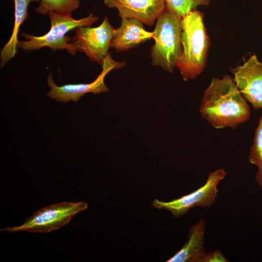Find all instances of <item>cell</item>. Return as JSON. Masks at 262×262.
<instances>
[{"label":"cell","mask_w":262,"mask_h":262,"mask_svg":"<svg viewBox=\"0 0 262 262\" xmlns=\"http://www.w3.org/2000/svg\"><path fill=\"white\" fill-rule=\"evenodd\" d=\"M199 111L202 117L216 129L236 128L250 116L246 99L229 75L212 80L204 92Z\"/></svg>","instance_id":"obj_1"},{"label":"cell","mask_w":262,"mask_h":262,"mask_svg":"<svg viewBox=\"0 0 262 262\" xmlns=\"http://www.w3.org/2000/svg\"><path fill=\"white\" fill-rule=\"evenodd\" d=\"M181 50L176 63L183 80L198 76L206 64L209 39L203 23V14L195 10L181 19Z\"/></svg>","instance_id":"obj_2"},{"label":"cell","mask_w":262,"mask_h":262,"mask_svg":"<svg viewBox=\"0 0 262 262\" xmlns=\"http://www.w3.org/2000/svg\"><path fill=\"white\" fill-rule=\"evenodd\" d=\"M48 15L50 22L49 31L40 36L22 33L26 40L19 41L18 48L24 50L31 51L48 47L53 52L58 49H65L74 55L78 51L77 48L66 34L78 27H90L98 19L92 13L80 19L73 18L71 14L63 15L50 11Z\"/></svg>","instance_id":"obj_3"},{"label":"cell","mask_w":262,"mask_h":262,"mask_svg":"<svg viewBox=\"0 0 262 262\" xmlns=\"http://www.w3.org/2000/svg\"><path fill=\"white\" fill-rule=\"evenodd\" d=\"M181 17L166 8L156 20L151 49L152 65L172 73L181 50Z\"/></svg>","instance_id":"obj_4"},{"label":"cell","mask_w":262,"mask_h":262,"mask_svg":"<svg viewBox=\"0 0 262 262\" xmlns=\"http://www.w3.org/2000/svg\"><path fill=\"white\" fill-rule=\"evenodd\" d=\"M85 201L61 202L39 209L20 225L0 229L7 233L26 231L48 233L68 224L79 213L88 208Z\"/></svg>","instance_id":"obj_5"},{"label":"cell","mask_w":262,"mask_h":262,"mask_svg":"<svg viewBox=\"0 0 262 262\" xmlns=\"http://www.w3.org/2000/svg\"><path fill=\"white\" fill-rule=\"evenodd\" d=\"M227 175L223 168L211 172L205 183L191 193L178 199L164 202L156 199L151 204L156 208L169 211L175 217H180L196 207H210L217 196V186Z\"/></svg>","instance_id":"obj_6"},{"label":"cell","mask_w":262,"mask_h":262,"mask_svg":"<svg viewBox=\"0 0 262 262\" xmlns=\"http://www.w3.org/2000/svg\"><path fill=\"white\" fill-rule=\"evenodd\" d=\"M115 30L106 17L97 27L76 28L72 41L78 51L83 52L91 61L102 65L110 48Z\"/></svg>","instance_id":"obj_7"},{"label":"cell","mask_w":262,"mask_h":262,"mask_svg":"<svg viewBox=\"0 0 262 262\" xmlns=\"http://www.w3.org/2000/svg\"><path fill=\"white\" fill-rule=\"evenodd\" d=\"M125 63L115 61L108 53L102 64V70L97 79L89 83L67 84L61 86L56 85L51 74L48 76V84L50 88L48 96L58 101L66 103L70 100L78 101L84 94H95L108 91L104 83L106 75L112 70L123 67Z\"/></svg>","instance_id":"obj_8"},{"label":"cell","mask_w":262,"mask_h":262,"mask_svg":"<svg viewBox=\"0 0 262 262\" xmlns=\"http://www.w3.org/2000/svg\"><path fill=\"white\" fill-rule=\"evenodd\" d=\"M239 91L255 109L262 110V63L255 54L232 69Z\"/></svg>","instance_id":"obj_9"},{"label":"cell","mask_w":262,"mask_h":262,"mask_svg":"<svg viewBox=\"0 0 262 262\" xmlns=\"http://www.w3.org/2000/svg\"><path fill=\"white\" fill-rule=\"evenodd\" d=\"M109 8H116L121 18H135L151 26L165 8V0H104Z\"/></svg>","instance_id":"obj_10"},{"label":"cell","mask_w":262,"mask_h":262,"mask_svg":"<svg viewBox=\"0 0 262 262\" xmlns=\"http://www.w3.org/2000/svg\"><path fill=\"white\" fill-rule=\"evenodd\" d=\"M153 38V33L146 31L143 23L135 18H122L119 28L115 30L110 48L125 51Z\"/></svg>","instance_id":"obj_11"},{"label":"cell","mask_w":262,"mask_h":262,"mask_svg":"<svg viewBox=\"0 0 262 262\" xmlns=\"http://www.w3.org/2000/svg\"><path fill=\"white\" fill-rule=\"evenodd\" d=\"M205 222L203 218L190 228L189 240L167 262H200L206 253L204 248Z\"/></svg>","instance_id":"obj_12"},{"label":"cell","mask_w":262,"mask_h":262,"mask_svg":"<svg viewBox=\"0 0 262 262\" xmlns=\"http://www.w3.org/2000/svg\"><path fill=\"white\" fill-rule=\"evenodd\" d=\"M40 0H13L15 4V20L13 30L10 39L0 51V67L13 58L17 52L19 41L18 34L19 28L28 16V7L32 2H39Z\"/></svg>","instance_id":"obj_13"},{"label":"cell","mask_w":262,"mask_h":262,"mask_svg":"<svg viewBox=\"0 0 262 262\" xmlns=\"http://www.w3.org/2000/svg\"><path fill=\"white\" fill-rule=\"evenodd\" d=\"M79 6V0H40L35 11L42 15H48L50 11L66 15L71 14Z\"/></svg>","instance_id":"obj_14"},{"label":"cell","mask_w":262,"mask_h":262,"mask_svg":"<svg viewBox=\"0 0 262 262\" xmlns=\"http://www.w3.org/2000/svg\"><path fill=\"white\" fill-rule=\"evenodd\" d=\"M210 0H165V8L183 17L200 6H208Z\"/></svg>","instance_id":"obj_15"},{"label":"cell","mask_w":262,"mask_h":262,"mask_svg":"<svg viewBox=\"0 0 262 262\" xmlns=\"http://www.w3.org/2000/svg\"><path fill=\"white\" fill-rule=\"evenodd\" d=\"M248 161L258 168L262 167V115L255 131Z\"/></svg>","instance_id":"obj_16"},{"label":"cell","mask_w":262,"mask_h":262,"mask_svg":"<svg viewBox=\"0 0 262 262\" xmlns=\"http://www.w3.org/2000/svg\"><path fill=\"white\" fill-rule=\"evenodd\" d=\"M227 259L219 250L206 253L200 261V262H228Z\"/></svg>","instance_id":"obj_17"},{"label":"cell","mask_w":262,"mask_h":262,"mask_svg":"<svg viewBox=\"0 0 262 262\" xmlns=\"http://www.w3.org/2000/svg\"><path fill=\"white\" fill-rule=\"evenodd\" d=\"M255 180L259 185L262 188V167L258 168L256 173Z\"/></svg>","instance_id":"obj_18"}]
</instances>
